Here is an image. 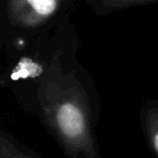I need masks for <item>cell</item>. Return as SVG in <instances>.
Here are the masks:
<instances>
[{
	"label": "cell",
	"instance_id": "obj_1",
	"mask_svg": "<svg viewBox=\"0 0 158 158\" xmlns=\"http://www.w3.org/2000/svg\"><path fill=\"white\" fill-rule=\"evenodd\" d=\"M17 92L23 110L52 135L64 158H103L98 139L100 102L79 77L48 68Z\"/></svg>",
	"mask_w": 158,
	"mask_h": 158
},
{
	"label": "cell",
	"instance_id": "obj_2",
	"mask_svg": "<svg viewBox=\"0 0 158 158\" xmlns=\"http://www.w3.org/2000/svg\"><path fill=\"white\" fill-rule=\"evenodd\" d=\"M57 0H10V13L24 26H37L56 11Z\"/></svg>",
	"mask_w": 158,
	"mask_h": 158
},
{
	"label": "cell",
	"instance_id": "obj_3",
	"mask_svg": "<svg viewBox=\"0 0 158 158\" xmlns=\"http://www.w3.org/2000/svg\"><path fill=\"white\" fill-rule=\"evenodd\" d=\"M0 158H42L0 122Z\"/></svg>",
	"mask_w": 158,
	"mask_h": 158
},
{
	"label": "cell",
	"instance_id": "obj_4",
	"mask_svg": "<svg viewBox=\"0 0 158 158\" xmlns=\"http://www.w3.org/2000/svg\"><path fill=\"white\" fill-rule=\"evenodd\" d=\"M140 124L148 148L158 158V101H148L140 113Z\"/></svg>",
	"mask_w": 158,
	"mask_h": 158
}]
</instances>
